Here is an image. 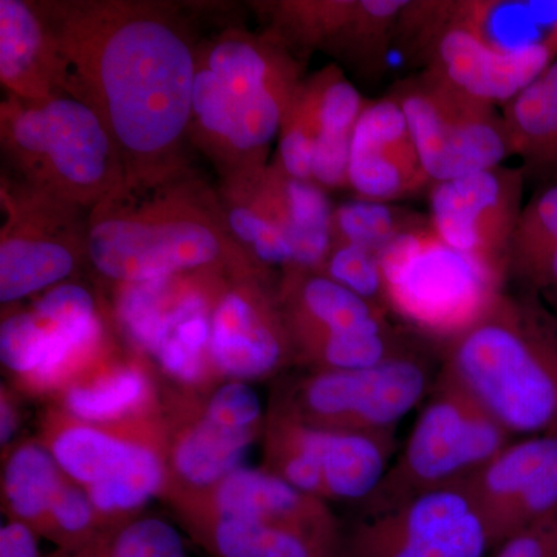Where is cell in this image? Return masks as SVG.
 Returning a JSON list of instances; mask_svg holds the SVG:
<instances>
[{
	"label": "cell",
	"instance_id": "obj_35",
	"mask_svg": "<svg viewBox=\"0 0 557 557\" xmlns=\"http://www.w3.org/2000/svg\"><path fill=\"white\" fill-rule=\"evenodd\" d=\"M49 332V324L36 313H21L7 319L0 330L3 364L33 379L42 362Z\"/></svg>",
	"mask_w": 557,
	"mask_h": 557
},
{
	"label": "cell",
	"instance_id": "obj_29",
	"mask_svg": "<svg viewBox=\"0 0 557 557\" xmlns=\"http://www.w3.org/2000/svg\"><path fill=\"white\" fill-rule=\"evenodd\" d=\"M148 392V380L139 370L123 369L90 386L70 388L65 406L79 420L108 421L137 409Z\"/></svg>",
	"mask_w": 557,
	"mask_h": 557
},
{
	"label": "cell",
	"instance_id": "obj_7",
	"mask_svg": "<svg viewBox=\"0 0 557 557\" xmlns=\"http://www.w3.org/2000/svg\"><path fill=\"white\" fill-rule=\"evenodd\" d=\"M87 251L100 273L129 284L209 265L222 256L223 239L190 205L127 209L108 199L91 219Z\"/></svg>",
	"mask_w": 557,
	"mask_h": 557
},
{
	"label": "cell",
	"instance_id": "obj_33",
	"mask_svg": "<svg viewBox=\"0 0 557 557\" xmlns=\"http://www.w3.org/2000/svg\"><path fill=\"white\" fill-rule=\"evenodd\" d=\"M322 276L357 293L381 309L387 310L384 299L381 255L373 249L351 244H332L321 267Z\"/></svg>",
	"mask_w": 557,
	"mask_h": 557
},
{
	"label": "cell",
	"instance_id": "obj_34",
	"mask_svg": "<svg viewBox=\"0 0 557 557\" xmlns=\"http://www.w3.org/2000/svg\"><path fill=\"white\" fill-rule=\"evenodd\" d=\"M86 557H186V549L171 523L150 518L121 528L108 547L94 549Z\"/></svg>",
	"mask_w": 557,
	"mask_h": 557
},
{
	"label": "cell",
	"instance_id": "obj_12",
	"mask_svg": "<svg viewBox=\"0 0 557 557\" xmlns=\"http://www.w3.org/2000/svg\"><path fill=\"white\" fill-rule=\"evenodd\" d=\"M522 168L496 166L429 188V222L449 247L508 281L509 248L522 214Z\"/></svg>",
	"mask_w": 557,
	"mask_h": 557
},
{
	"label": "cell",
	"instance_id": "obj_4",
	"mask_svg": "<svg viewBox=\"0 0 557 557\" xmlns=\"http://www.w3.org/2000/svg\"><path fill=\"white\" fill-rule=\"evenodd\" d=\"M516 440L456 379L440 370L405 448L364 502L366 516L465 485Z\"/></svg>",
	"mask_w": 557,
	"mask_h": 557
},
{
	"label": "cell",
	"instance_id": "obj_39",
	"mask_svg": "<svg viewBox=\"0 0 557 557\" xmlns=\"http://www.w3.org/2000/svg\"><path fill=\"white\" fill-rule=\"evenodd\" d=\"M49 515L62 534L76 537L89 531L95 519V507L89 494L75 486L62 485Z\"/></svg>",
	"mask_w": 557,
	"mask_h": 557
},
{
	"label": "cell",
	"instance_id": "obj_41",
	"mask_svg": "<svg viewBox=\"0 0 557 557\" xmlns=\"http://www.w3.org/2000/svg\"><path fill=\"white\" fill-rule=\"evenodd\" d=\"M0 557H40L38 539L22 520L0 528Z\"/></svg>",
	"mask_w": 557,
	"mask_h": 557
},
{
	"label": "cell",
	"instance_id": "obj_22",
	"mask_svg": "<svg viewBox=\"0 0 557 557\" xmlns=\"http://www.w3.org/2000/svg\"><path fill=\"white\" fill-rule=\"evenodd\" d=\"M75 269V256L65 242L32 231L5 233L0 245V300L14 302L39 292Z\"/></svg>",
	"mask_w": 557,
	"mask_h": 557
},
{
	"label": "cell",
	"instance_id": "obj_11",
	"mask_svg": "<svg viewBox=\"0 0 557 557\" xmlns=\"http://www.w3.org/2000/svg\"><path fill=\"white\" fill-rule=\"evenodd\" d=\"M493 549L465 485L366 516L339 557H485Z\"/></svg>",
	"mask_w": 557,
	"mask_h": 557
},
{
	"label": "cell",
	"instance_id": "obj_31",
	"mask_svg": "<svg viewBox=\"0 0 557 557\" xmlns=\"http://www.w3.org/2000/svg\"><path fill=\"white\" fill-rule=\"evenodd\" d=\"M171 278L129 282L121 288L119 318L131 339L143 350L152 354L163 321L164 311L170 306Z\"/></svg>",
	"mask_w": 557,
	"mask_h": 557
},
{
	"label": "cell",
	"instance_id": "obj_3",
	"mask_svg": "<svg viewBox=\"0 0 557 557\" xmlns=\"http://www.w3.org/2000/svg\"><path fill=\"white\" fill-rule=\"evenodd\" d=\"M2 137L17 166L58 200L100 205L126 188L119 150L104 123L73 95L3 104Z\"/></svg>",
	"mask_w": 557,
	"mask_h": 557
},
{
	"label": "cell",
	"instance_id": "obj_38",
	"mask_svg": "<svg viewBox=\"0 0 557 557\" xmlns=\"http://www.w3.org/2000/svg\"><path fill=\"white\" fill-rule=\"evenodd\" d=\"M260 413L262 406L255 388L245 383H230L212 395L205 418L223 428L252 429Z\"/></svg>",
	"mask_w": 557,
	"mask_h": 557
},
{
	"label": "cell",
	"instance_id": "obj_40",
	"mask_svg": "<svg viewBox=\"0 0 557 557\" xmlns=\"http://www.w3.org/2000/svg\"><path fill=\"white\" fill-rule=\"evenodd\" d=\"M494 557H557V512L507 539Z\"/></svg>",
	"mask_w": 557,
	"mask_h": 557
},
{
	"label": "cell",
	"instance_id": "obj_42",
	"mask_svg": "<svg viewBox=\"0 0 557 557\" xmlns=\"http://www.w3.org/2000/svg\"><path fill=\"white\" fill-rule=\"evenodd\" d=\"M0 440L2 445L9 443L13 438L14 432L17 428V416L14 412L13 406L9 401L2 399V406H0Z\"/></svg>",
	"mask_w": 557,
	"mask_h": 557
},
{
	"label": "cell",
	"instance_id": "obj_8",
	"mask_svg": "<svg viewBox=\"0 0 557 557\" xmlns=\"http://www.w3.org/2000/svg\"><path fill=\"white\" fill-rule=\"evenodd\" d=\"M432 183L502 166L512 152L504 113L496 106L421 70L392 87Z\"/></svg>",
	"mask_w": 557,
	"mask_h": 557
},
{
	"label": "cell",
	"instance_id": "obj_20",
	"mask_svg": "<svg viewBox=\"0 0 557 557\" xmlns=\"http://www.w3.org/2000/svg\"><path fill=\"white\" fill-rule=\"evenodd\" d=\"M504 119L527 180H557V58L505 104Z\"/></svg>",
	"mask_w": 557,
	"mask_h": 557
},
{
	"label": "cell",
	"instance_id": "obj_28",
	"mask_svg": "<svg viewBox=\"0 0 557 557\" xmlns=\"http://www.w3.org/2000/svg\"><path fill=\"white\" fill-rule=\"evenodd\" d=\"M60 469L53 454L38 445L21 446L10 457L3 483L11 511L22 522H32L49 515L62 486Z\"/></svg>",
	"mask_w": 557,
	"mask_h": 557
},
{
	"label": "cell",
	"instance_id": "obj_32",
	"mask_svg": "<svg viewBox=\"0 0 557 557\" xmlns=\"http://www.w3.org/2000/svg\"><path fill=\"white\" fill-rule=\"evenodd\" d=\"M36 314L67 333L84 350L100 338L101 327L90 293L79 285L64 284L51 288L36 306Z\"/></svg>",
	"mask_w": 557,
	"mask_h": 557
},
{
	"label": "cell",
	"instance_id": "obj_43",
	"mask_svg": "<svg viewBox=\"0 0 557 557\" xmlns=\"http://www.w3.org/2000/svg\"><path fill=\"white\" fill-rule=\"evenodd\" d=\"M549 38H552L553 42H555L557 46V22H556L555 27H553V30L549 32Z\"/></svg>",
	"mask_w": 557,
	"mask_h": 557
},
{
	"label": "cell",
	"instance_id": "obj_23",
	"mask_svg": "<svg viewBox=\"0 0 557 557\" xmlns=\"http://www.w3.org/2000/svg\"><path fill=\"white\" fill-rule=\"evenodd\" d=\"M252 429H228L205 418L175 448L174 465L182 479L196 486L220 483L242 468L251 445Z\"/></svg>",
	"mask_w": 557,
	"mask_h": 557
},
{
	"label": "cell",
	"instance_id": "obj_44",
	"mask_svg": "<svg viewBox=\"0 0 557 557\" xmlns=\"http://www.w3.org/2000/svg\"><path fill=\"white\" fill-rule=\"evenodd\" d=\"M556 322H557V318H556Z\"/></svg>",
	"mask_w": 557,
	"mask_h": 557
},
{
	"label": "cell",
	"instance_id": "obj_2",
	"mask_svg": "<svg viewBox=\"0 0 557 557\" xmlns=\"http://www.w3.org/2000/svg\"><path fill=\"white\" fill-rule=\"evenodd\" d=\"M442 369L512 437L557 434V322L533 295L502 293L446 344Z\"/></svg>",
	"mask_w": 557,
	"mask_h": 557
},
{
	"label": "cell",
	"instance_id": "obj_21",
	"mask_svg": "<svg viewBox=\"0 0 557 557\" xmlns=\"http://www.w3.org/2000/svg\"><path fill=\"white\" fill-rule=\"evenodd\" d=\"M508 278L527 295L557 306V180L542 183L523 205L509 248Z\"/></svg>",
	"mask_w": 557,
	"mask_h": 557
},
{
	"label": "cell",
	"instance_id": "obj_1",
	"mask_svg": "<svg viewBox=\"0 0 557 557\" xmlns=\"http://www.w3.org/2000/svg\"><path fill=\"white\" fill-rule=\"evenodd\" d=\"M49 24L64 89L100 115L126 186L166 178L193 119L197 73L180 22L157 7L81 2L54 7Z\"/></svg>",
	"mask_w": 557,
	"mask_h": 557
},
{
	"label": "cell",
	"instance_id": "obj_17",
	"mask_svg": "<svg viewBox=\"0 0 557 557\" xmlns=\"http://www.w3.org/2000/svg\"><path fill=\"white\" fill-rule=\"evenodd\" d=\"M209 354L215 368L234 379H259L282 364L287 333L251 300L230 293L212 317Z\"/></svg>",
	"mask_w": 557,
	"mask_h": 557
},
{
	"label": "cell",
	"instance_id": "obj_27",
	"mask_svg": "<svg viewBox=\"0 0 557 557\" xmlns=\"http://www.w3.org/2000/svg\"><path fill=\"white\" fill-rule=\"evenodd\" d=\"M421 215L398 205L357 200L333 209L332 244H351L383 252L401 234L423 225Z\"/></svg>",
	"mask_w": 557,
	"mask_h": 557
},
{
	"label": "cell",
	"instance_id": "obj_16",
	"mask_svg": "<svg viewBox=\"0 0 557 557\" xmlns=\"http://www.w3.org/2000/svg\"><path fill=\"white\" fill-rule=\"evenodd\" d=\"M0 78L24 101H46L64 89V62L53 35L20 0L0 2Z\"/></svg>",
	"mask_w": 557,
	"mask_h": 557
},
{
	"label": "cell",
	"instance_id": "obj_18",
	"mask_svg": "<svg viewBox=\"0 0 557 557\" xmlns=\"http://www.w3.org/2000/svg\"><path fill=\"white\" fill-rule=\"evenodd\" d=\"M262 201L289 242L293 270L321 269L332 247L333 209L324 189L277 170L263 180Z\"/></svg>",
	"mask_w": 557,
	"mask_h": 557
},
{
	"label": "cell",
	"instance_id": "obj_36",
	"mask_svg": "<svg viewBox=\"0 0 557 557\" xmlns=\"http://www.w3.org/2000/svg\"><path fill=\"white\" fill-rule=\"evenodd\" d=\"M231 231L251 245L256 258L270 265H293V249L284 231L259 209L234 208L228 214Z\"/></svg>",
	"mask_w": 557,
	"mask_h": 557
},
{
	"label": "cell",
	"instance_id": "obj_14",
	"mask_svg": "<svg viewBox=\"0 0 557 557\" xmlns=\"http://www.w3.org/2000/svg\"><path fill=\"white\" fill-rule=\"evenodd\" d=\"M347 182L359 200L380 203L431 188L408 120L391 95L362 110L351 137Z\"/></svg>",
	"mask_w": 557,
	"mask_h": 557
},
{
	"label": "cell",
	"instance_id": "obj_15",
	"mask_svg": "<svg viewBox=\"0 0 557 557\" xmlns=\"http://www.w3.org/2000/svg\"><path fill=\"white\" fill-rule=\"evenodd\" d=\"M278 440L314 461L324 496L364 504L383 482L395 450L394 434H359L306 423L295 416L282 420Z\"/></svg>",
	"mask_w": 557,
	"mask_h": 557
},
{
	"label": "cell",
	"instance_id": "obj_26",
	"mask_svg": "<svg viewBox=\"0 0 557 557\" xmlns=\"http://www.w3.org/2000/svg\"><path fill=\"white\" fill-rule=\"evenodd\" d=\"M209 544L219 557H327L295 531L237 516H219Z\"/></svg>",
	"mask_w": 557,
	"mask_h": 557
},
{
	"label": "cell",
	"instance_id": "obj_5",
	"mask_svg": "<svg viewBox=\"0 0 557 557\" xmlns=\"http://www.w3.org/2000/svg\"><path fill=\"white\" fill-rule=\"evenodd\" d=\"M381 270L388 313L446 344L483 318L507 281L449 247L429 220L381 252Z\"/></svg>",
	"mask_w": 557,
	"mask_h": 557
},
{
	"label": "cell",
	"instance_id": "obj_25",
	"mask_svg": "<svg viewBox=\"0 0 557 557\" xmlns=\"http://www.w3.org/2000/svg\"><path fill=\"white\" fill-rule=\"evenodd\" d=\"M139 448L141 446L110 437L98 429L75 426L58 435L51 454L65 474L90 486L126 467Z\"/></svg>",
	"mask_w": 557,
	"mask_h": 557
},
{
	"label": "cell",
	"instance_id": "obj_19",
	"mask_svg": "<svg viewBox=\"0 0 557 557\" xmlns=\"http://www.w3.org/2000/svg\"><path fill=\"white\" fill-rule=\"evenodd\" d=\"M317 100L313 183L321 188L348 186L351 137L369 101L336 69H327L310 81Z\"/></svg>",
	"mask_w": 557,
	"mask_h": 557
},
{
	"label": "cell",
	"instance_id": "obj_6",
	"mask_svg": "<svg viewBox=\"0 0 557 557\" xmlns=\"http://www.w3.org/2000/svg\"><path fill=\"white\" fill-rule=\"evenodd\" d=\"M394 40L412 64L494 106L511 101L557 58L552 38L498 49L461 16L457 2L406 3Z\"/></svg>",
	"mask_w": 557,
	"mask_h": 557
},
{
	"label": "cell",
	"instance_id": "obj_37",
	"mask_svg": "<svg viewBox=\"0 0 557 557\" xmlns=\"http://www.w3.org/2000/svg\"><path fill=\"white\" fill-rule=\"evenodd\" d=\"M233 97L208 69L197 70L193 90V115L209 137L226 143L231 127Z\"/></svg>",
	"mask_w": 557,
	"mask_h": 557
},
{
	"label": "cell",
	"instance_id": "obj_13",
	"mask_svg": "<svg viewBox=\"0 0 557 557\" xmlns=\"http://www.w3.org/2000/svg\"><path fill=\"white\" fill-rule=\"evenodd\" d=\"M465 487L496 549L557 512V434L512 440Z\"/></svg>",
	"mask_w": 557,
	"mask_h": 557
},
{
	"label": "cell",
	"instance_id": "obj_10",
	"mask_svg": "<svg viewBox=\"0 0 557 557\" xmlns=\"http://www.w3.org/2000/svg\"><path fill=\"white\" fill-rule=\"evenodd\" d=\"M293 327L324 370L370 368L413 350L381 309L338 282L295 271Z\"/></svg>",
	"mask_w": 557,
	"mask_h": 557
},
{
	"label": "cell",
	"instance_id": "obj_30",
	"mask_svg": "<svg viewBox=\"0 0 557 557\" xmlns=\"http://www.w3.org/2000/svg\"><path fill=\"white\" fill-rule=\"evenodd\" d=\"M161 482L163 467L159 457L141 446L126 467L110 478L87 486V494L97 511H129L146 504L159 491Z\"/></svg>",
	"mask_w": 557,
	"mask_h": 557
},
{
	"label": "cell",
	"instance_id": "obj_24",
	"mask_svg": "<svg viewBox=\"0 0 557 557\" xmlns=\"http://www.w3.org/2000/svg\"><path fill=\"white\" fill-rule=\"evenodd\" d=\"M208 70L234 98L251 97L273 84L296 81L295 64L285 54L242 39L218 44L209 53Z\"/></svg>",
	"mask_w": 557,
	"mask_h": 557
},
{
	"label": "cell",
	"instance_id": "obj_9",
	"mask_svg": "<svg viewBox=\"0 0 557 557\" xmlns=\"http://www.w3.org/2000/svg\"><path fill=\"white\" fill-rule=\"evenodd\" d=\"M435 380L417 351L364 369L321 370L300 387L295 417L335 431L394 434Z\"/></svg>",
	"mask_w": 557,
	"mask_h": 557
}]
</instances>
